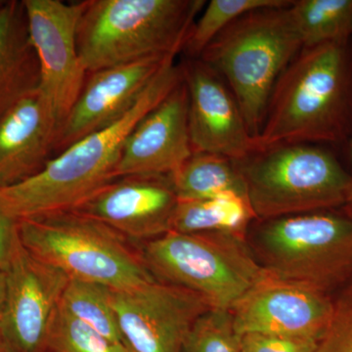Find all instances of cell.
Listing matches in <instances>:
<instances>
[{
	"label": "cell",
	"instance_id": "cell-1",
	"mask_svg": "<svg viewBox=\"0 0 352 352\" xmlns=\"http://www.w3.org/2000/svg\"><path fill=\"white\" fill-rule=\"evenodd\" d=\"M182 78L180 65L175 60L168 62L122 119L69 146L36 175L0 189L2 207L17 221L75 210L117 178L116 171L129 134Z\"/></svg>",
	"mask_w": 352,
	"mask_h": 352
},
{
	"label": "cell",
	"instance_id": "cell-2",
	"mask_svg": "<svg viewBox=\"0 0 352 352\" xmlns=\"http://www.w3.org/2000/svg\"><path fill=\"white\" fill-rule=\"evenodd\" d=\"M351 90L347 43L302 48L275 85L256 149L340 142L349 129Z\"/></svg>",
	"mask_w": 352,
	"mask_h": 352
},
{
	"label": "cell",
	"instance_id": "cell-3",
	"mask_svg": "<svg viewBox=\"0 0 352 352\" xmlns=\"http://www.w3.org/2000/svg\"><path fill=\"white\" fill-rule=\"evenodd\" d=\"M204 0H87L76 30L87 74L182 52Z\"/></svg>",
	"mask_w": 352,
	"mask_h": 352
},
{
	"label": "cell",
	"instance_id": "cell-4",
	"mask_svg": "<svg viewBox=\"0 0 352 352\" xmlns=\"http://www.w3.org/2000/svg\"><path fill=\"white\" fill-rule=\"evenodd\" d=\"M291 4L244 14L219 32L198 58L227 82L254 140L277 80L302 50L289 14Z\"/></svg>",
	"mask_w": 352,
	"mask_h": 352
},
{
	"label": "cell",
	"instance_id": "cell-5",
	"mask_svg": "<svg viewBox=\"0 0 352 352\" xmlns=\"http://www.w3.org/2000/svg\"><path fill=\"white\" fill-rule=\"evenodd\" d=\"M247 243L273 276L324 293L352 280V219L333 210L254 220Z\"/></svg>",
	"mask_w": 352,
	"mask_h": 352
},
{
	"label": "cell",
	"instance_id": "cell-6",
	"mask_svg": "<svg viewBox=\"0 0 352 352\" xmlns=\"http://www.w3.org/2000/svg\"><path fill=\"white\" fill-rule=\"evenodd\" d=\"M235 162L258 220L342 208L352 189V176L314 144L271 146Z\"/></svg>",
	"mask_w": 352,
	"mask_h": 352
},
{
	"label": "cell",
	"instance_id": "cell-7",
	"mask_svg": "<svg viewBox=\"0 0 352 352\" xmlns=\"http://www.w3.org/2000/svg\"><path fill=\"white\" fill-rule=\"evenodd\" d=\"M18 236L30 254L69 280L112 289H131L156 280L131 241L73 210L20 220Z\"/></svg>",
	"mask_w": 352,
	"mask_h": 352
},
{
	"label": "cell",
	"instance_id": "cell-8",
	"mask_svg": "<svg viewBox=\"0 0 352 352\" xmlns=\"http://www.w3.org/2000/svg\"><path fill=\"white\" fill-rule=\"evenodd\" d=\"M138 251L155 279L188 289L215 309H232L267 274L247 238L233 234L170 231Z\"/></svg>",
	"mask_w": 352,
	"mask_h": 352
},
{
	"label": "cell",
	"instance_id": "cell-9",
	"mask_svg": "<svg viewBox=\"0 0 352 352\" xmlns=\"http://www.w3.org/2000/svg\"><path fill=\"white\" fill-rule=\"evenodd\" d=\"M106 289L122 342L132 352H182L195 322L212 308L194 292L157 280Z\"/></svg>",
	"mask_w": 352,
	"mask_h": 352
},
{
	"label": "cell",
	"instance_id": "cell-10",
	"mask_svg": "<svg viewBox=\"0 0 352 352\" xmlns=\"http://www.w3.org/2000/svg\"><path fill=\"white\" fill-rule=\"evenodd\" d=\"M69 278L30 254L16 237L6 268L0 332L13 352H47L51 321Z\"/></svg>",
	"mask_w": 352,
	"mask_h": 352
},
{
	"label": "cell",
	"instance_id": "cell-11",
	"mask_svg": "<svg viewBox=\"0 0 352 352\" xmlns=\"http://www.w3.org/2000/svg\"><path fill=\"white\" fill-rule=\"evenodd\" d=\"M28 29L41 71L38 90L60 126L87 78L78 52L76 30L82 1L23 0Z\"/></svg>",
	"mask_w": 352,
	"mask_h": 352
},
{
	"label": "cell",
	"instance_id": "cell-12",
	"mask_svg": "<svg viewBox=\"0 0 352 352\" xmlns=\"http://www.w3.org/2000/svg\"><path fill=\"white\" fill-rule=\"evenodd\" d=\"M333 298L270 273L259 280L231 309L236 330L248 333L320 340L332 317Z\"/></svg>",
	"mask_w": 352,
	"mask_h": 352
},
{
	"label": "cell",
	"instance_id": "cell-13",
	"mask_svg": "<svg viewBox=\"0 0 352 352\" xmlns=\"http://www.w3.org/2000/svg\"><path fill=\"white\" fill-rule=\"evenodd\" d=\"M178 201L170 175H126L109 182L73 212L129 241L144 243L171 231Z\"/></svg>",
	"mask_w": 352,
	"mask_h": 352
},
{
	"label": "cell",
	"instance_id": "cell-14",
	"mask_svg": "<svg viewBox=\"0 0 352 352\" xmlns=\"http://www.w3.org/2000/svg\"><path fill=\"white\" fill-rule=\"evenodd\" d=\"M188 91V126L193 152L239 161L256 150L237 101L223 78L200 59L180 65Z\"/></svg>",
	"mask_w": 352,
	"mask_h": 352
},
{
	"label": "cell",
	"instance_id": "cell-15",
	"mask_svg": "<svg viewBox=\"0 0 352 352\" xmlns=\"http://www.w3.org/2000/svg\"><path fill=\"white\" fill-rule=\"evenodd\" d=\"M175 58H148L87 74L82 91L60 126L55 156L122 119L161 69Z\"/></svg>",
	"mask_w": 352,
	"mask_h": 352
},
{
	"label": "cell",
	"instance_id": "cell-16",
	"mask_svg": "<svg viewBox=\"0 0 352 352\" xmlns=\"http://www.w3.org/2000/svg\"><path fill=\"white\" fill-rule=\"evenodd\" d=\"M193 153L188 126V91L182 78L131 132L116 177L170 175Z\"/></svg>",
	"mask_w": 352,
	"mask_h": 352
},
{
	"label": "cell",
	"instance_id": "cell-17",
	"mask_svg": "<svg viewBox=\"0 0 352 352\" xmlns=\"http://www.w3.org/2000/svg\"><path fill=\"white\" fill-rule=\"evenodd\" d=\"M60 124L39 90L0 119V189L36 175L54 157Z\"/></svg>",
	"mask_w": 352,
	"mask_h": 352
},
{
	"label": "cell",
	"instance_id": "cell-18",
	"mask_svg": "<svg viewBox=\"0 0 352 352\" xmlns=\"http://www.w3.org/2000/svg\"><path fill=\"white\" fill-rule=\"evenodd\" d=\"M41 71L21 1L0 7V119L18 102L36 91Z\"/></svg>",
	"mask_w": 352,
	"mask_h": 352
},
{
	"label": "cell",
	"instance_id": "cell-19",
	"mask_svg": "<svg viewBox=\"0 0 352 352\" xmlns=\"http://www.w3.org/2000/svg\"><path fill=\"white\" fill-rule=\"evenodd\" d=\"M170 178L178 200L226 195L248 199L244 178L236 162L222 155L194 152Z\"/></svg>",
	"mask_w": 352,
	"mask_h": 352
},
{
	"label": "cell",
	"instance_id": "cell-20",
	"mask_svg": "<svg viewBox=\"0 0 352 352\" xmlns=\"http://www.w3.org/2000/svg\"><path fill=\"white\" fill-rule=\"evenodd\" d=\"M256 220L249 200L226 195L200 200H179L171 231L187 234L226 233L247 238Z\"/></svg>",
	"mask_w": 352,
	"mask_h": 352
},
{
	"label": "cell",
	"instance_id": "cell-21",
	"mask_svg": "<svg viewBox=\"0 0 352 352\" xmlns=\"http://www.w3.org/2000/svg\"><path fill=\"white\" fill-rule=\"evenodd\" d=\"M289 10L302 48L344 43L352 36V0H295Z\"/></svg>",
	"mask_w": 352,
	"mask_h": 352
},
{
	"label": "cell",
	"instance_id": "cell-22",
	"mask_svg": "<svg viewBox=\"0 0 352 352\" xmlns=\"http://www.w3.org/2000/svg\"><path fill=\"white\" fill-rule=\"evenodd\" d=\"M291 3V0H212L192 28L182 52L189 59H198L219 32L244 14Z\"/></svg>",
	"mask_w": 352,
	"mask_h": 352
},
{
	"label": "cell",
	"instance_id": "cell-23",
	"mask_svg": "<svg viewBox=\"0 0 352 352\" xmlns=\"http://www.w3.org/2000/svg\"><path fill=\"white\" fill-rule=\"evenodd\" d=\"M62 303L74 316L108 340L124 344L105 287L69 280Z\"/></svg>",
	"mask_w": 352,
	"mask_h": 352
},
{
	"label": "cell",
	"instance_id": "cell-24",
	"mask_svg": "<svg viewBox=\"0 0 352 352\" xmlns=\"http://www.w3.org/2000/svg\"><path fill=\"white\" fill-rule=\"evenodd\" d=\"M126 349L83 323L60 303L48 331L47 352H124Z\"/></svg>",
	"mask_w": 352,
	"mask_h": 352
},
{
	"label": "cell",
	"instance_id": "cell-25",
	"mask_svg": "<svg viewBox=\"0 0 352 352\" xmlns=\"http://www.w3.org/2000/svg\"><path fill=\"white\" fill-rule=\"evenodd\" d=\"M242 336L237 332L231 310L210 308L194 324L182 352H241Z\"/></svg>",
	"mask_w": 352,
	"mask_h": 352
},
{
	"label": "cell",
	"instance_id": "cell-26",
	"mask_svg": "<svg viewBox=\"0 0 352 352\" xmlns=\"http://www.w3.org/2000/svg\"><path fill=\"white\" fill-rule=\"evenodd\" d=\"M314 352H352V280L333 298L332 317Z\"/></svg>",
	"mask_w": 352,
	"mask_h": 352
},
{
	"label": "cell",
	"instance_id": "cell-27",
	"mask_svg": "<svg viewBox=\"0 0 352 352\" xmlns=\"http://www.w3.org/2000/svg\"><path fill=\"white\" fill-rule=\"evenodd\" d=\"M319 340L311 338L248 333L242 337L245 352H314Z\"/></svg>",
	"mask_w": 352,
	"mask_h": 352
},
{
	"label": "cell",
	"instance_id": "cell-28",
	"mask_svg": "<svg viewBox=\"0 0 352 352\" xmlns=\"http://www.w3.org/2000/svg\"><path fill=\"white\" fill-rule=\"evenodd\" d=\"M18 234V221L0 203V270H6Z\"/></svg>",
	"mask_w": 352,
	"mask_h": 352
},
{
	"label": "cell",
	"instance_id": "cell-29",
	"mask_svg": "<svg viewBox=\"0 0 352 352\" xmlns=\"http://www.w3.org/2000/svg\"><path fill=\"white\" fill-rule=\"evenodd\" d=\"M4 296H6V270H0V316L3 308Z\"/></svg>",
	"mask_w": 352,
	"mask_h": 352
},
{
	"label": "cell",
	"instance_id": "cell-30",
	"mask_svg": "<svg viewBox=\"0 0 352 352\" xmlns=\"http://www.w3.org/2000/svg\"><path fill=\"white\" fill-rule=\"evenodd\" d=\"M342 212L352 219V189L351 194H349V199H347L346 205L342 208Z\"/></svg>",
	"mask_w": 352,
	"mask_h": 352
},
{
	"label": "cell",
	"instance_id": "cell-31",
	"mask_svg": "<svg viewBox=\"0 0 352 352\" xmlns=\"http://www.w3.org/2000/svg\"><path fill=\"white\" fill-rule=\"evenodd\" d=\"M0 352H13L11 347L9 346V344H7L6 339H4L3 336H2L1 332H0Z\"/></svg>",
	"mask_w": 352,
	"mask_h": 352
},
{
	"label": "cell",
	"instance_id": "cell-32",
	"mask_svg": "<svg viewBox=\"0 0 352 352\" xmlns=\"http://www.w3.org/2000/svg\"><path fill=\"white\" fill-rule=\"evenodd\" d=\"M349 157H351V161L352 164V136L351 139V142H349Z\"/></svg>",
	"mask_w": 352,
	"mask_h": 352
},
{
	"label": "cell",
	"instance_id": "cell-33",
	"mask_svg": "<svg viewBox=\"0 0 352 352\" xmlns=\"http://www.w3.org/2000/svg\"><path fill=\"white\" fill-rule=\"evenodd\" d=\"M3 3H4V1H0V7H1L2 6H3Z\"/></svg>",
	"mask_w": 352,
	"mask_h": 352
},
{
	"label": "cell",
	"instance_id": "cell-34",
	"mask_svg": "<svg viewBox=\"0 0 352 352\" xmlns=\"http://www.w3.org/2000/svg\"><path fill=\"white\" fill-rule=\"evenodd\" d=\"M124 352H132V351H129V349H127V347H126V351H124Z\"/></svg>",
	"mask_w": 352,
	"mask_h": 352
},
{
	"label": "cell",
	"instance_id": "cell-35",
	"mask_svg": "<svg viewBox=\"0 0 352 352\" xmlns=\"http://www.w3.org/2000/svg\"><path fill=\"white\" fill-rule=\"evenodd\" d=\"M241 352H245V351H243V349H242V351H241Z\"/></svg>",
	"mask_w": 352,
	"mask_h": 352
}]
</instances>
